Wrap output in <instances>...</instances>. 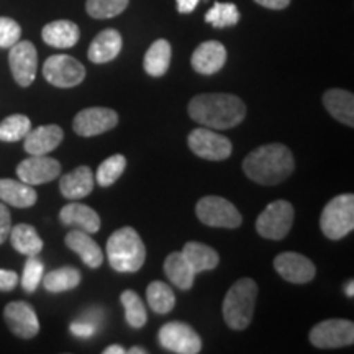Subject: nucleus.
<instances>
[{"instance_id": "obj_1", "label": "nucleus", "mask_w": 354, "mask_h": 354, "mask_svg": "<svg viewBox=\"0 0 354 354\" xmlns=\"http://www.w3.org/2000/svg\"><path fill=\"white\" fill-rule=\"evenodd\" d=\"M189 115L212 130H228L245 120L246 105L233 94H201L190 100Z\"/></svg>"}, {"instance_id": "obj_2", "label": "nucleus", "mask_w": 354, "mask_h": 354, "mask_svg": "<svg viewBox=\"0 0 354 354\" xmlns=\"http://www.w3.org/2000/svg\"><path fill=\"white\" fill-rule=\"evenodd\" d=\"M295 161L286 145H264L251 151L243 161V171L261 185H276L290 177Z\"/></svg>"}, {"instance_id": "obj_3", "label": "nucleus", "mask_w": 354, "mask_h": 354, "mask_svg": "<svg viewBox=\"0 0 354 354\" xmlns=\"http://www.w3.org/2000/svg\"><path fill=\"white\" fill-rule=\"evenodd\" d=\"M107 256L115 271L136 272L146 261V248L136 230L123 227L109 238Z\"/></svg>"}, {"instance_id": "obj_4", "label": "nucleus", "mask_w": 354, "mask_h": 354, "mask_svg": "<svg viewBox=\"0 0 354 354\" xmlns=\"http://www.w3.org/2000/svg\"><path fill=\"white\" fill-rule=\"evenodd\" d=\"M258 286L253 279L243 277L230 287L223 300V318L232 330H245L253 320Z\"/></svg>"}, {"instance_id": "obj_5", "label": "nucleus", "mask_w": 354, "mask_h": 354, "mask_svg": "<svg viewBox=\"0 0 354 354\" xmlns=\"http://www.w3.org/2000/svg\"><path fill=\"white\" fill-rule=\"evenodd\" d=\"M320 228L328 240H342L354 228V196L343 194L326 203L320 216Z\"/></svg>"}, {"instance_id": "obj_6", "label": "nucleus", "mask_w": 354, "mask_h": 354, "mask_svg": "<svg viewBox=\"0 0 354 354\" xmlns=\"http://www.w3.org/2000/svg\"><path fill=\"white\" fill-rule=\"evenodd\" d=\"M294 216V207L290 202L274 201L256 220V232L266 240H282L289 234Z\"/></svg>"}, {"instance_id": "obj_7", "label": "nucleus", "mask_w": 354, "mask_h": 354, "mask_svg": "<svg viewBox=\"0 0 354 354\" xmlns=\"http://www.w3.org/2000/svg\"><path fill=\"white\" fill-rule=\"evenodd\" d=\"M198 220L207 227L214 228H238L243 216L232 202L223 197L207 196L197 202L196 207Z\"/></svg>"}, {"instance_id": "obj_8", "label": "nucleus", "mask_w": 354, "mask_h": 354, "mask_svg": "<svg viewBox=\"0 0 354 354\" xmlns=\"http://www.w3.org/2000/svg\"><path fill=\"white\" fill-rule=\"evenodd\" d=\"M43 76L51 86L69 88L76 87L86 79V68L76 57L68 55H55L43 66Z\"/></svg>"}, {"instance_id": "obj_9", "label": "nucleus", "mask_w": 354, "mask_h": 354, "mask_svg": "<svg viewBox=\"0 0 354 354\" xmlns=\"http://www.w3.org/2000/svg\"><path fill=\"white\" fill-rule=\"evenodd\" d=\"M189 148L198 158L207 161H225L233 151V145L227 136L218 135L212 128H196L187 138Z\"/></svg>"}, {"instance_id": "obj_10", "label": "nucleus", "mask_w": 354, "mask_h": 354, "mask_svg": "<svg viewBox=\"0 0 354 354\" xmlns=\"http://www.w3.org/2000/svg\"><path fill=\"white\" fill-rule=\"evenodd\" d=\"M159 344L171 353L197 354L202 349V339L187 323L169 322L161 326L158 335Z\"/></svg>"}, {"instance_id": "obj_11", "label": "nucleus", "mask_w": 354, "mask_h": 354, "mask_svg": "<svg viewBox=\"0 0 354 354\" xmlns=\"http://www.w3.org/2000/svg\"><path fill=\"white\" fill-rule=\"evenodd\" d=\"M310 343L320 349L349 346L354 343L353 322L343 320V318L320 322L310 331Z\"/></svg>"}, {"instance_id": "obj_12", "label": "nucleus", "mask_w": 354, "mask_h": 354, "mask_svg": "<svg viewBox=\"0 0 354 354\" xmlns=\"http://www.w3.org/2000/svg\"><path fill=\"white\" fill-rule=\"evenodd\" d=\"M8 64H10L12 76L19 86H32L38 69V53L35 44L30 41H17L8 53Z\"/></svg>"}, {"instance_id": "obj_13", "label": "nucleus", "mask_w": 354, "mask_h": 354, "mask_svg": "<svg viewBox=\"0 0 354 354\" xmlns=\"http://www.w3.org/2000/svg\"><path fill=\"white\" fill-rule=\"evenodd\" d=\"M118 123V115L112 109L91 107L84 109L76 115L73 127L74 131L84 138L102 135V133L113 130Z\"/></svg>"}, {"instance_id": "obj_14", "label": "nucleus", "mask_w": 354, "mask_h": 354, "mask_svg": "<svg viewBox=\"0 0 354 354\" xmlns=\"http://www.w3.org/2000/svg\"><path fill=\"white\" fill-rule=\"evenodd\" d=\"M274 269L279 276L292 284H307L317 274L315 264L300 253H281L274 259Z\"/></svg>"}, {"instance_id": "obj_15", "label": "nucleus", "mask_w": 354, "mask_h": 354, "mask_svg": "<svg viewBox=\"0 0 354 354\" xmlns=\"http://www.w3.org/2000/svg\"><path fill=\"white\" fill-rule=\"evenodd\" d=\"M61 174L59 161L50 156H30L17 166V176L28 185H41L55 180Z\"/></svg>"}, {"instance_id": "obj_16", "label": "nucleus", "mask_w": 354, "mask_h": 354, "mask_svg": "<svg viewBox=\"0 0 354 354\" xmlns=\"http://www.w3.org/2000/svg\"><path fill=\"white\" fill-rule=\"evenodd\" d=\"M3 318H6L7 326L13 335L19 338L30 339L38 335L39 322L33 307L26 302H10L3 310Z\"/></svg>"}, {"instance_id": "obj_17", "label": "nucleus", "mask_w": 354, "mask_h": 354, "mask_svg": "<svg viewBox=\"0 0 354 354\" xmlns=\"http://www.w3.org/2000/svg\"><path fill=\"white\" fill-rule=\"evenodd\" d=\"M64 138V131L57 125H43L30 130L25 136V151L30 156H44L55 151Z\"/></svg>"}, {"instance_id": "obj_18", "label": "nucleus", "mask_w": 354, "mask_h": 354, "mask_svg": "<svg viewBox=\"0 0 354 354\" xmlns=\"http://www.w3.org/2000/svg\"><path fill=\"white\" fill-rule=\"evenodd\" d=\"M192 68L198 74H210L218 73L227 63V48L220 41H205L198 44L192 55Z\"/></svg>"}, {"instance_id": "obj_19", "label": "nucleus", "mask_w": 354, "mask_h": 354, "mask_svg": "<svg viewBox=\"0 0 354 354\" xmlns=\"http://www.w3.org/2000/svg\"><path fill=\"white\" fill-rule=\"evenodd\" d=\"M123 46L122 35L113 28H107L100 32L97 37L92 39L91 46H88L87 56L92 63L104 64L113 61L115 57L120 55Z\"/></svg>"}, {"instance_id": "obj_20", "label": "nucleus", "mask_w": 354, "mask_h": 354, "mask_svg": "<svg viewBox=\"0 0 354 354\" xmlns=\"http://www.w3.org/2000/svg\"><path fill=\"white\" fill-rule=\"evenodd\" d=\"M95 177L92 174L91 167L79 166L73 172L61 177L59 190L69 201H81V198L91 196L94 190Z\"/></svg>"}, {"instance_id": "obj_21", "label": "nucleus", "mask_w": 354, "mask_h": 354, "mask_svg": "<svg viewBox=\"0 0 354 354\" xmlns=\"http://www.w3.org/2000/svg\"><path fill=\"white\" fill-rule=\"evenodd\" d=\"M66 246L79 254L82 263L91 269H97L104 263V253H102L99 243L92 240L88 233L82 230H73L66 234Z\"/></svg>"}, {"instance_id": "obj_22", "label": "nucleus", "mask_w": 354, "mask_h": 354, "mask_svg": "<svg viewBox=\"0 0 354 354\" xmlns=\"http://www.w3.org/2000/svg\"><path fill=\"white\" fill-rule=\"evenodd\" d=\"M59 220L66 227H74L86 233H97L100 230V216L94 209L84 203H68L59 212Z\"/></svg>"}, {"instance_id": "obj_23", "label": "nucleus", "mask_w": 354, "mask_h": 354, "mask_svg": "<svg viewBox=\"0 0 354 354\" xmlns=\"http://www.w3.org/2000/svg\"><path fill=\"white\" fill-rule=\"evenodd\" d=\"M323 105L330 115L349 128L354 127V95L343 88H330L323 95Z\"/></svg>"}, {"instance_id": "obj_24", "label": "nucleus", "mask_w": 354, "mask_h": 354, "mask_svg": "<svg viewBox=\"0 0 354 354\" xmlns=\"http://www.w3.org/2000/svg\"><path fill=\"white\" fill-rule=\"evenodd\" d=\"M41 38L53 48H73L81 38V30L74 21L55 20L43 28Z\"/></svg>"}, {"instance_id": "obj_25", "label": "nucleus", "mask_w": 354, "mask_h": 354, "mask_svg": "<svg viewBox=\"0 0 354 354\" xmlns=\"http://www.w3.org/2000/svg\"><path fill=\"white\" fill-rule=\"evenodd\" d=\"M37 190L21 180L0 179V201L17 209H28L37 203Z\"/></svg>"}, {"instance_id": "obj_26", "label": "nucleus", "mask_w": 354, "mask_h": 354, "mask_svg": "<svg viewBox=\"0 0 354 354\" xmlns=\"http://www.w3.org/2000/svg\"><path fill=\"white\" fill-rule=\"evenodd\" d=\"M180 253L184 254V258L187 259L189 266L196 274L203 271H212V269H215L220 263L218 253H216L214 248L203 245V243H185Z\"/></svg>"}, {"instance_id": "obj_27", "label": "nucleus", "mask_w": 354, "mask_h": 354, "mask_svg": "<svg viewBox=\"0 0 354 354\" xmlns=\"http://www.w3.org/2000/svg\"><path fill=\"white\" fill-rule=\"evenodd\" d=\"M171 56H172V48L171 43L167 39H156L151 46L148 48L145 55V71L153 77H161L165 76L169 69L171 64Z\"/></svg>"}, {"instance_id": "obj_28", "label": "nucleus", "mask_w": 354, "mask_h": 354, "mask_svg": "<svg viewBox=\"0 0 354 354\" xmlns=\"http://www.w3.org/2000/svg\"><path fill=\"white\" fill-rule=\"evenodd\" d=\"M165 272L177 289L189 290L194 287L196 272L192 271L183 253H171L165 261Z\"/></svg>"}, {"instance_id": "obj_29", "label": "nucleus", "mask_w": 354, "mask_h": 354, "mask_svg": "<svg viewBox=\"0 0 354 354\" xmlns=\"http://www.w3.org/2000/svg\"><path fill=\"white\" fill-rule=\"evenodd\" d=\"M10 241L13 250L25 256H38L43 250V240L32 225L19 223L10 230Z\"/></svg>"}, {"instance_id": "obj_30", "label": "nucleus", "mask_w": 354, "mask_h": 354, "mask_svg": "<svg viewBox=\"0 0 354 354\" xmlns=\"http://www.w3.org/2000/svg\"><path fill=\"white\" fill-rule=\"evenodd\" d=\"M81 284V272L76 268H59L43 277L44 289L51 294H61L76 289Z\"/></svg>"}, {"instance_id": "obj_31", "label": "nucleus", "mask_w": 354, "mask_h": 354, "mask_svg": "<svg viewBox=\"0 0 354 354\" xmlns=\"http://www.w3.org/2000/svg\"><path fill=\"white\" fill-rule=\"evenodd\" d=\"M146 299L151 310L159 313V315H166L169 313L176 305V295L172 289L165 282L154 281L146 289Z\"/></svg>"}, {"instance_id": "obj_32", "label": "nucleus", "mask_w": 354, "mask_h": 354, "mask_svg": "<svg viewBox=\"0 0 354 354\" xmlns=\"http://www.w3.org/2000/svg\"><path fill=\"white\" fill-rule=\"evenodd\" d=\"M120 302L125 308V317L128 325L131 328H143L146 325V320H148V313H146V307L143 300L140 299V295L136 294L135 290H125L122 292Z\"/></svg>"}, {"instance_id": "obj_33", "label": "nucleus", "mask_w": 354, "mask_h": 354, "mask_svg": "<svg viewBox=\"0 0 354 354\" xmlns=\"http://www.w3.org/2000/svg\"><path fill=\"white\" fill-rule=\"evenodd\" d=\"M205 21L215 28H228L240 21V10L232 2H215L205 13Z\"/></svg>"}, {"instance_id": "obj_34", "label": "nucleus", "mask_w": 354, "mask_h": 354, "mask_svg": "<svg viewBox=\"0 0 354 354\" xmlns=\"http://www.w3.org/2000/svg\"><path fill=\"white\" fill-rule=\"evenodd\" d=\"M30 130H32V122L26 115H10L0 122V141H8V143L20 141Z\"/></svg>"}, {"instance_id": "obj_35", "label": "nucleus", "mask_w": 354, "mask_h": 354, "mask_svg": "<svg viewBox=\"0 0 354 354\" xmlns=\"http://www.w3.org/2000/svg\"><path fill=\"white\" fill-rule=\"evenodd\" d=\"M127 167V158L123 154H113L105 159L104 162L97 169V174L94 176L99 183L100 187H110V185L117 183L120 179Z\"/></svg>"}, {"instance_id": "obj_36", "label": "nucleus", "mask_w": 354, "mask_h": 354, "mask_svg": "<svg viewBox=\"0 0 354 354\" xmlns=\"http://www.w3.org/2000/svg\"><path fill=\"white\" fill-rule=\"evenodd\" d=\"M130 0H87L86 8L92 19H113L128 7Z\"/></svg>"}, {"instance_id": "obj_37", "label": "nucleus", "mask_w": 354, "mask_h": 354, "mask_svg": "<svg viewBox=\"0 0 354 354\" xmlns=\"http://www.w3.org/2000/svg\"><path fill=\"white\" fill-rule=\"evenodd\" d=\"M43 271L44 266L41 261H39L37 256H28L25 263L24 276H21V287H24L25 292H35L38 289L39 282L43 279Z\"/></svg>"}, {"instance_id": "obj_38", "label": "nucleus", "mask_w": 354, "mask_h": 354, "mask_svg": "<svg viewBox=\"0 0 354 354\" xmlns=\"http://www.w3.org/2000/svg\"><path fill=\"white\" fill-rule=\"evenodd\" d=\"M20 25L8 17H0V48H12L17 41H20Z\"/></svg>"}, {"instance_id": "obj_39", "label": "nucleus", "mask_w": 354, "mask_h": 354, "mask_svg": "<svg viewBox=\"0 0 354 354\" xmlns=\"http://www.w3.org/2000/svg\"><path fill=\"white\" fill-rule=\"evenodd\" d=\"M12 230L10 212L7 209V203H0V245L7 240Z\"/></svg>"}, {"instance_id": "obj_40", "label": "nucleus", "mask_w": 354, "mask_h": 354, "mask_svg": "<svg viewBox=\"0 0 354 354\" xmlns=\"http://www.w3.org/2000/svg\"><path fill=\"white\" fill-rule=\"evenodd\" d=\"M69 330L77 338H91L95 333V325H92L91 322H74L71 323Z\"/></svg>"}, {"instance_id": "obj_41", "label": "nucleus", "mask_w": 354, "mask_h": 354, "mask_svg": "<svg viewBox=\"0 0 354 354\" xmlns=\"http://www.w3.org/2000/svg\"><path fill=\"white\" fill-rule=\"evenodd\" d=\"M19 284V274L8 271V269H0V290L10 292Z\"/></svg>"}, {"instance_id": "obj_42", "label": "nucleus", "mask_w": 354, "mask_h": 354, "mask_svg": "<svg viewBox=\"0 0 354 354\" xmlns=\"http://www.w3.org/2000/svg\"><path fill=\"white\" fill-rule=\"evenodd\" d=\"M256 3H259L261 7L271 8V10H284L289 7L290 0H254Z\"/></svg>"}, {"instance_id": "obj_43", "label": "nucleus", "mask_w": 354, "mask_h": 354, "mask_svg": "<svg viewBox=\"0 0 354 354\" xmlns=\"http://www.w3.org/2000/svg\"><path fill=\"white\" fill-rule=\"evenodd\" d=\"M198 2L201 0H176V6L180 13H190L196 10Z\"/></svg>"}, {"instance_id": "obj_44", "label": "nucleus", "mask_w": 354, "mask_h": 354, "mask_svg": "<svg viewBox=\"0 0 354 354\" xmlns=\"http://www.w3.org/2000/svg\"><path fill=\"white\" fill-rule=\"evenodd\" d=\"M125 348L118 346V344H112V346L105 348L104 349V354H125Z\"/></svg>"}, {"instance_id": "obj_45", "label": "nucleus", "mask_w": 354, "mask_h": 354, "mask_svg": "<svg viewBox=\"0 0 354 354\" xmlns=\"http://www.w3.org/2000/svg\"><path fill=\"white\" fill-rule=\"evenodd\" d=\"M344 292H346L348 297H354V282L349 281L346 287H344Z\"/></svg>"}, {"instance_id": "obj_46", "label": "nucleus", "mask_w": 354, "mask_h": 354, "mask_svg": "<svg viewBox=\"0 0 354 354\" xmlns=\"http://www.w3.org/2000/svg\"><path fill=\"white\" fill-rule=\"evenodd\" d=\"M130 354H146L148 351H146V349H143V348H138V346H133L130 351H128Z\"/></svg>"}]
</instances>
